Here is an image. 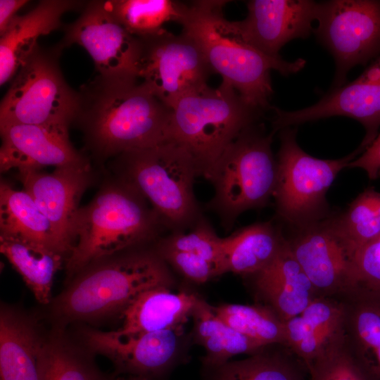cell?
Masks as SVG:
<instances>
[{"mask_svg":"<svg viewBox=\"0 0 380 380\" xmlns=\"http://www.w3.org/2000/svg\"><path fill=\"white\" fill-rule=\"evenodd\" d=\"M78 94L73 123L96 158L103 160L168 141L171 109L138 80L98 75Z\"/></svg>","mask_w":380,"mask_h":380,"instance_id":"obj_1","label":"cell"},{"mask_svg":"<svg viewBox=\"0 0 380 380\" xmlns=\"http://www.w3.org/2000/svg\"><path fill=\"white\" fill-rule=\"evenodd\" d=\"M137 248L96 260L75 274L50 303L55 327L122 315L144 291L170 286L171 274L156 250Z\"/></svg>","mask_w":380,"mask_h":380,"instance_id":"obj_2","label":"cell"},{"mask_svg":"<svg viewBox=\"0 0 380 380\" xmlns=\"http://www.w3.org/2000/svg\"><path fill=\"white\" fill-rule=\"evenodd\" d=\"M227 1L201 0L189 5L180 25L198 45L214 73L221 75L251 106L264 112L273 94L270 72L288 76L300 70L304 59L272 58L247 43L223 8Z\"/></svg>","mask_w":380,"mask_h":380,"instance_id":"obj_3","label":"cell"},{"mask_svg":"<svg viewBox=\"0 0 380 380\" xmlns=\"http://www.w3.org/2000/svg\"><path fill=\"white\" fill-rule=\"evenodd\" d=\"M163 229L134 188L121 179L108 184L77 212L73 247L65 264L68 275L72 277L96 260L154 241Z\"/></svg>","mask_w":380,"mask_h":380,"instance_id":"obj_4","label":"cell"},{"mask_svg":"<svg viewBox=\"0 0 380 380\" xmlns=\"http://www.w3.org/2000/svg\"><path fill=\"white\" fill-rule=\"evenodd\" d=\"M115 157L120 179L149 203L165 229L182 232L203 217L194 191L198 168L184 147L167 141Z\"/></svg>","mask_w":380,"mask_h":380,"instance_id":"obj_5","label":"cell"},{"mask_svg":"<svg viewBox=\"0 0 380 380\" xmlns=\"http://www.w3.org/2000/svg\"><path fill=\"white\" fill-rule=\"evenodd\" d=\"M263 112L248 105L229 84H208L181 98L171 108L168 141L194 158L199 175L210 179L226 148Z\"/></svg>","mask_w":380,"mask_h":380,"instance_id":"obj_6","label":"cell"},{"mask_svg":"<svg viewBox=\"0 0 380 380\" xmlns=\"http://www.w3.org/2000/svg\"><path fill=\"white\" fill-rule=\"evenodd\" d=\"M274 133L255 123L245 129L217 160L210 181L215 194L208 208L226 229L243 212L265 206L274 196L277 163L272 151Z\"/></svg>","mask_w":380,"mask_h":380,"instance_id":"obj_7","label":"cell"},{"mask_svg":"<svg viewBox=\"0 0 380 380\" xmlns=\"http://www.w3.org/2000/svg\"><path fill=\"white\" fill-rule=\"evenodd\" d=\"M57 43L39 44L19 68L0 104V126L27 124L68 127L78 108L79 94L66 82Z\"/></svg>","mask_w":380,"mask_h":380,"instance_id":"obj_8","label":"cell"},{"mask_svg":"<svg viewBox=\"0 0 380 380\" xmlns=\"http://www.w3.org/2000/svg\"><path fill=\"white\" fill-rule=\"evenodd\" d=\"M274 198L277 213L295 228L327 218L326 194L338 174L364 152L358 147L335 160L319 159L305 152L296 129H281Z\"/></svg>","mask_w":380,"mask_h":380,"instance_id":"obj_9","label":"cell"},{"mask_svg":"<svg viewBox=\"0 0 380 380\" xmlns=\"http://www.w3.org/2000/svg\"><path fill=\"white\" fill-rule=\"evenodd\" d=\"M139 39L137 79L170 109L214 73L198 45L182 31L177 35L164 28Z\"/></svg>","mask_w":380,"mask_h":380,"instance_id":"obj_10","label":"cell"},{"mask_svg":"<svg viewBox=\"0 0 380 380\" xmlns=\"http://www.w3.org/2000/svg\"><path fill=\"white\" fill-rule=\"evenodd\" d=\"M314 32L336 63L334 88L349 70L380 56V0L318 2Z\"/></svg>","mask_w":380,"mask_h":380,"instance_id":"obj_11","label":"cell"},{"mask_svg":"<svg viewBox=\"0 0 380 380\" xmlns=\"http://www.w3.org/2000/svg\"><path fill=\"white\" fill-rule=\"evenodd\" d=\"M58 44L82 46L91 57L99 75L108 79L138 80L141 42L113 16L105 1H90L82 14L64 27Z\"/></svg>","mask_w":380,"mask_h":380,"instance_id":"obj_12","label":"cell"},{"mask_svg":"<svg viewBox=\"0 0 380 380\" xmlns=\"http://www.w3.org/2000/svg\"><path fill=\"white\" fill-rule=\"evenodd\" d=\"M182 327L139 334L103 331L91 327L80 331L84 348L113 364L114 376L127 374L153 378L166 372L179 352Z\"/></svg>","mask_w":380,"mask_h":380,"instance_id":"obj_13","label":"cell"},{"mask_svg":"<svg viewBox=\"0 0 380 380\" xmlns=\"http://www.w3.org/2000/svg\"><path fill=\"white\" fill-rule=\"evenodd\" d=\"M296 229L287 242L318 296L339 297L357 284L353 255L329 217Z\"/></svg>","mask_w":380,"mask_h":380,"instance_id":"obj_14","label":"cell"},{"mask_svg":"<svg viewBox=\"0 0 380 380\" xmlns=\"http://www.w3.org/2000/svg\"><path fill=\"white\" fill-rule=\"evenodd\" d=\"M272 132L333 116L349 117L360 122L365 136L359 147L364 151L380 127V56L355 80L333 89L316 103L297 110L272 107Z\"/></svg>","mask_w":380,"mask_h":380,"instance_id":"obj_15","label":"cell"},{"mask_svg":"<svg viewBox=\"0 0 380 380\" xmlns=\"http://www.w3.org/2000/svg\"><path fill=\"white\" fill-rule=\"evenodd\" d=\"M17 178L51 223L59 245L68 258L73 247L72 226L80 208L78 204L91 179L89 160L56 167L50 173L20 170Z\"/></svg>","mask_w":380,"mask_h":380,"instance_id":"obj_16","label":"cell"},{"mask_svg":"<svg viewBox=\"0 0 380 380\" xmlns=\"http://www.w3.org/2000/svg\"><path fill=\"white\" fill-rule=\"evenodd\" d=\"M246 17L234 23L243 39L272 58L291 40L309 37L318 2L309 0H251Z\"/></svg>","mask_w":380,"mask_h":380,"instance_id":"obj_17","label":"cell"},{"mask_svg":"<svg viewBox=\"0 0 380 380\" xmlns=\"http://www.w3.org/2000/svg\"><path fill=\"white\" fill-rule=\"evenodd\" d=\"M1 172L40 170L84 163L88 160L72 146L68 128L47 125L10 124L0 126Z\"/></svg>","mask_w":380,"mask_h":380,"instance_id":"obj_18","label":"cell"},{"mask_svg":"<svg viewBox=\"0 0 380 380\" xmlns=\"http://www.w3.org/2000/svg\"><path fill=\"white\" fill-rule=\"evenodd\" d=\"M48 337L34 317L14 306L1 304V380H42V365Z\"/></svg>","mask_w":380,"mask_h":380,"instance_id":"obj_19","label":"cell"},{"mask_svg":"<svg viewBox=\"0 0 380 380\" xmlns=\"http://www.w3.org/2000/svg\"><path fill=\"white\" fill-rule=\"evenodd\" d=\"M337 298L344 306L346 349L371 380H380V289L357 284Z\"/></svg>","mask_w":380,"mask_h":380,"instance_id":"obj_20","label":"cell"},{"mask_svg":"<svg viewBox=\"0 0 380 380\" xmlns=\"http://www.w3.org/2000/svg\"><path fill=\"white\" fill-rule=\"evenodd\" d=\"M344 306L337 297H316L298 315L285 322L286 347L309 367L343 339Z\"/></svg>","mask_w":380,"mask_h":380,"instance_id":"obj_21","label":"cell"},{"mask_svg":"<svg viewBox=\"0 0 380 380\" xmlns=\"http://www.w3.org/2000/svg\"><path fill=\"white\" fill-rule=\"evenodd\" d=\"M80 1L42 0L25 14L11 20L0 35V84L13 78L38 45V39L62 26L63 15L80 8Z\"/></svg>","mask_w":380,"mask_h":380,"instance_id":"obj_22","label":"cell"},{"mask_svg":"<svg viewBox=\"0 0 380 380\" xmlns=\"http://www.w3.org/2000/svg\"><path fill=\"white\" fill-rule=\"evenodd\" d=\"M264 305L284 322L303 312L317 294L286 243L274 260L252 275Z\"/></svg>","mask_w":380,"mask_h":380,"instance_id":"obj_23","label":"cell"},{"mask_svg":"<svg viewBox=\"0 0 380 380\" xmlns=\"http://www.w3.org/2000/svg\"><path fill=\"white\" fill-rule=\"evenodd\" d=\"M169 286H160L142 293L123 312V324L118 330L133 334L182 327L199 297L173 292Z\"/></svg>","mask_w":380,"mask_h":380,"instance_id":"obj_24","label":"cell"},{"mask_svg":"<svg viewBox=\"0 0 380 380\" xmlns=\"http://www.w3.org/2000/svg\"><path fill=\"white\" fill-rule=\"evenodd\" d=\"M224 239L222 274H255L268 266L286 243L281 229L270 222L251 224Z\"/></svg>","mask_w":380,"mask_h":380,"instance_id":"obj_25","label":"cell"},{"mask_svg":"<svg viewBox=\"0 0 380 380\" xmlns=\"http://www.w3.org/2000/svg\"><path fill=\"white\" fill-rule=\"evenodd\" d=\"M0 250L22 277L36 300L42 305L50 304L54 277L67 256L42 243L2 234H0Z\"/></svg>","mask_w":380,"mask_h":380,"instance_id":"obj_26","label":"cell"},{"mask_svg":"<svg viewBox=\"0 0 380 380\" xmlns=\"http://www.w3.org/2000/svg\"><path fill=\"white\" fill-rule=\"evenodd\" d=\"M191 316L195 338L205 351L203 362L210 369L238 355H252L267 348L234 330L215 313L212 305L200 298Z\"/></svg>","mask_w":380,"mask_h":380,"instance_id":"obj_27","label":"cell"},{"mask_svg":"<svg viewBox=\"0 0 380 380\" xmlns=\"http://www.w3.org/2000/svg\"><path fill=\"white\" fill-rule=\"evenodd\" d=\"M0 232L2 235L42 243L67 256L51 223L32 196L25 190H16L5 182L0 184Z\"/></svg>","mask_w":380,"mask_h":380,"instance_id":"obj_28","label":"cell"},{"mask_svg":"<svg viewBox=\"0 0 380 380\" xmlns=\"http://www.w3.org/2000/svg\"><path fill=\"white\" fill-rule=\"evenodd\" d=\"M211 380H305L308 372L286 347L282 351L267 349L212 369Z\"/></svg>","mask_w":380,"mask_h":380,"instance_id":"obj_29","label":"cell"},{"mask_svg":"<svg viewBox=\"0 0 380 380\" xmlns=\"http://www.w3.org/2000/svg\"><path fill=\"white\" fill-rule=\"evenodd\" d=\"M42 380H113L95 364L92 353L73 343L64 329L55 327L49 334L42 365Z\"/></svg>","mask_w":380,"mask_h":380,"instance_id":"obj_30","label":"cell"},{"mask_svg":"<svg viewBox=\"0 0 380 380\" xmlns=\"http://www.w3.org/2000/svg\"><path fill=\"white\" fill-rule=\"evenodd\" d=\"M105 4L118 21L138 37L160 31L170 21L181 24L189 7L172 0H108Z\"/></svg>","mask_w":380,"mask_h":380,"instance_id":"obj_31","label":"cell"},{"mask_svg":"<svg viewBox=\"0 0 380 380\" xmlns=\"http://www.w3.org/2000/svg\"><path fill=\"white\" fill-rule=\"evenodd\" d=\"M212 308L229 326L261 346H286L285 322L267 306L223 304Z\"/></svg>","mask_w":380,"mask_h":380,"instance_id":"obj_32","label":"cell"},{"mask_svg":"<svg viewBox=\"0 0 380 380\" xmlns=\"http://www.w3.org/2000/svg\"><path fill=\"white\" fill-rule=\"evenodd\" d=\"M353 257L366 243L380 235V192L364 190L342 214L329 217Z\"/></svg>","mask_w":380,"mask_h":380,"instance_id":"obj_33","label":"cell"},{"mask_svg":"<svg viewBox=\"0 0 380 380\" xmlns=\"http://www.w3.org/2000/svg\"><path fill=\"white\" fill-rule=\"evenodd\" d=\"M224 238L215 233L210 224L201 218L189 232H174L160 239L157 246L196 254L213 263L221 274Z\"/></svg>","mask_w":380,"mask_h":380,"instance_id":"obj_34","label":"cell"},{"mask_svg":"<svg viewBox=\"0 0 380 380\" xmlns=\"http://www.w3.org/2000/svg\"><path fill=\"white\" fill-rule=\"evenodd\" d=\"M308 380H371L346 349L343 339L308 369Z\"/></svg>","mask_w":380,"mask_h":380,"instance_id":"obj_35","label":"cell"},{"mask_svg":"<svg viewBox=\"0 0 380 380\" xmlns=\"http://www.w3.org/2000/svg\"><path fill=\"white\" fill-rule=\"evenodd\" d=\"M155 250L166 264L192 282L203 284L220 276L218 268L214 263L196 254L157 246Z\"/></svg>","mask_w":380,"mask_h":380,"instance_id":"obj_36","label":"cell"},{"mask_svg":"<svg viewBox=\"0 0 380 380\" xmlns=\"http://www.w3.org/2000/svg\"><path fill=\"white\" fill-rule=\"evenodd\" d=\"M353 264L357 284L380 289V235L355 253Z\"/></svg>","mask_w":380,"mask_h":380,"instance_id":"obj_37","label":"cell"},{"mask_svg":"<svg viewBox=\"0 0 380 380\" xmlns=\"http://www.w3.org/2000/svg\"><path fill=\"white\" fill-rule=\"evenodd\" d=\"M348 167L362 169L372 180L380 177V134L362 153L348 164Z\"/></svg>","mask_w":380,"mask_h":380,"instance_id":"obj_38","label":"cell"},{"mask_svg":"<svg viewBox=\"0 0 380 380\" xmlns=\"http://www.w3.org/2000/svg\"><path fill=\"white\" fill-rule=\"evenodd\" d=\"M26 0H1L0 1V35H1L11 20L16 15V12L27 4Z\"/></svg>","mask_w":380,"mask_h":380,"instance_id":"obj_39","label":"cell"},{"mask_svg":"<svg viewBox=\"0 0 380 380\" xmlns=\"http://www.w3.org/2000/svg\"><path fill=\"white\" fill-rule=\"evenodd\" d=\"M113 380H152L143 376L127 375L126 376H114Z\"/></svg>","mask_w":380,"mask_h":380,"instance_id":"obj_40","label":"cell"}]
</instances>
